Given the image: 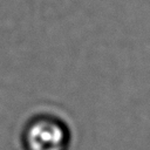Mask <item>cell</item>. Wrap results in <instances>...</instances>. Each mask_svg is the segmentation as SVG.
Wrapping results in <instances>:
<instances>
[{"instance_id":"cell-1","label":"cell","mask_w":150,"mask_h":150,"mask_svg":"<svg viewBox=\"0 0 150 150\" xmlns=\"http://www.w3.org/2000/svg\"><path fill=\"white\" fill-rule=\"evenodd\" d=\"M71 135L68 125L52 114L30 117L21 132L25 150H68Z\"/></svg>"}]
</instances>
